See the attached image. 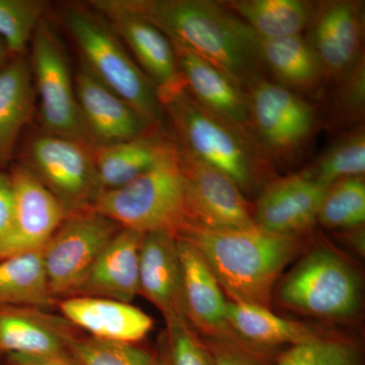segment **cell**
<instances>
[{
    "label": "cell",
    "instance_id": "10",
    "mask_svg": "<svg viewBox=\"0 0 365 365\" xmlns=\"http://www.w3.org/2000/svg\"><path fill=\"white\" fill-rule=\"evenodd\" d=\"M250 118L255 140L262 150L288 157L307 143L316 126L314 107L292 91L263 78L248 91Z\"/></svg>",
    "mask_w": 365,
    "mask_h": 365
},
{
    "label": "cell",
    "instance_id": "19",
    "mask_svg": "<svg viewBox=\"0 0 365 365\" xmlns=\"http://www.w3.org/2000/svg\"><path fill=\"white\" fill-rule=\"evenodd\" d=\"M103 192L119 188L144 173L178 158L170 130L148 129L141 135L110 145L93 146Z\"/></svg>",
    "mask_w": 365,
    "mask_h": 365
},
{
    "label": "cell",
    "instance_id": "13",
    "mask_svg": "<svg viewBox=\"0 0 365 365\" xmlns=\"http://www.w3.org/2000/svg\"><path fill=\"white\" fill-rule=\"evenodd\" d=\"M14 193L13 227L0 246V259L44 249L69 213L31 170L14 162L9 168Z\"/></svg>",
    "mask_w": 365,
    "mask_h": 365
},
{
    "label": "cell",
    "instance_id": "2",
    "mask_svg": "<svg viewBox=\"0 0 365 365\" xmlns=\"http://www.w3.org/2000/svg\"><path fill=\"white\" fill-rule=\"evenodd\" d=\"M127 9L207 60L242 91L261 78L246 25L217 2L207 0H121Z\"/></svg>",
    "mask_w": 365,
    "mask_h": 365
},
{
    "label": "cell",
    "instance_id": "3",
    "mask_svg": "<svg viewBox=\"0 0 365 365\" xmlns=\"http://www.w3.org/2000/svg\"><path fill=\"white\" fill-rule=\"evenodd\" d=\"M61 20L81 55V63L123 98L150 128L170 130L158 90L111 26L88 4H67Z\"/></svg>",
    "mask_w": 365,
    "mask_h": 365
},
{
    "label": "cell",
    "instance_id": "29",
    "mask_svg": "<svg viewBox=\"0 0 365 365\" xmlns=\"http://www.w3.org/2000/svg\"><path fill=\"white\" fill-rule=\"evenodd\" d=\"M364 172L365 135L364 132L357 131L333 144L312 167L302 173L330 187L340 180L362 178Z\"/></svg>",
    "mask_w": 365,
    "mask_h": 365
},
{
    "label": "cell",
    "instance_id": "4",
    "mask_svg": "<svg viewBox=\"0 0 365 365\" xmlns=\"http://www.w3.org/2000/svg\"><path fill=\"white\" fill-rule=\"evenodd\" d=\"M170 131L181 148L249 189L266 169L264 151L253 139L199 104L185 86L158 95Z\"/></svg>",
    "mask_w": 365,
    "mask_h": 365
},
{
    "label": "cell",
    "instance_id": "9",
    "mask_svg": "<svg viewBox=\"0 0 365 365\" xmlns=\"http://www.w3.org/2000/svg\"><path fill=\"white\" fill-rule=\"evenodd\" d=\"M121 228L93 209L67 216L42 250L52 294H76L98 255Z\"/></svg>",
    "mask_w": 365,
    "mask_h": 365
},
{
    "label": "cell",
    "instance_id": "31",
    "mask_svg": "<svg viewBox=\"0 0 365 365\" xmlns=\"http://www.w3.org/2000/svg\"><path fill=\"white\" fill-rule=\"evenodd\" d=\"M47 4L40 0H0V40L11 57L26 56Z\"/></svg>",
    "mask_w": 365,
    "mask_h": 365
},
{
    "label": "cell",
    "instance_id": "32",
    "mask_svg": "<svg viewBox=\"0 0 365 365\" xmlns=\"http://www.w3.org/2000/svg\"><path fill=\"white\" fill-rule=\"evenodd\" d=\"M275 365H364V352L354 341L319 336L289 346L278 354Z\"/></svg>",
    "mask_w": 365,
    "mask_h": 365
},
{
    "label": "cell",
    "instance_id": "15",
    "mask_svg": "<svg viewBox=\"0 0 365 365\" xmlns=\"http://www.w3.org/2000/svg\"><path fill=\"white\" fill-rule=\"evenodd\" d=\"M170 43L190 95L242 135L256 141L252 133L248 93L207 60L179 43Z\"/></svg>",
    "mask_w": 365,
    "mask_h": 365
},
{
    "label": "cell",
    "instance_id": "23",
    "mask_svg": "<svg viewBox=\"0 0 365 365\" xmlns=\"http://www.w3.org/2000/svg\"><path fill=\"white\" fill-rule=\"evenodd\" d=\"M36 98L28 55L11 57L0 71V169L7 170L14 162L32 121Z\"/></svg>",
    "mask_w": 365,
    "mask_h": 365
},
{
    "label": "cell",
    "instance_id": "20",
    "mask_svg": "<svg viewBox=\"0 0 365 365\" xmlns=\"http://www.w3.org/2000/svg\"><path fill=\"white\" fill-rule=\"evenodd\" d=\"M181 262L185 311L205 337L239 338L228 326L227 300L203 257L193 245L177 239Z\"/></svg>",
    "mask_w": 365,
    "mask_h": 365
},
{
    "label": "cell",
    "instance_id": "11",
    "mask_svg": "<svg viewBox=\"0 0 365 365\" xmlns=\"http://www.w3.org/2000/svg\"><path fill=\"white\" fill-rule=\"evenodd\" d=\"M178 150L191 225L217 230L256 227L249 203L230 177L201 162L179 144Z\"/></svg>",
    "mask_w": 365,
    "mask_h": 365
},
{
    "label": "cell",
    "instance_id": "6",
    "mask_svg": "<svg viewBox=\"0 0 365 365\" xmlns=\"http://www.w3.org/2000/svg\"><path fill=\"white\" fill-rule=\"evenodd\" d=\"M14 162L31 170L69 215L91 210L103 193L93 146L37 129L21 137Z\"/></svg>",
    "mask_w": 365,
    "mask_h": 365
},
{
    "label": "cell",
    "instance_id": "12",
    "mask_svg": "<svg viewBox=\"0 0 365 365\" xmlns=\"http://www.w3.org/2000/svg\"><path fill=\"white\" fill-rule=\"evenodd\" d=\"M88 6L111 26L134 61L153 81L158 95L184 86L174 47L157 26L127 9L121 0H93Z\"/></svg>",
    "mask_w": 365,
    "mask_h": 365
},
{
    "label": "cell",
    "instance_id": "35",
    "mask_svg": "<svg viewBox=\"0 0 365 365\" xmlns=\"http://www.w3.org/2000/svg\"><path fill=\"white\" fill-rule=\"evenodd\" d=\"M215 365H275L273 350L255 347L240 338L205 337L203 339Z\"/></svg>",
    "mask_w": 365,
    "mask_h": 365
},
{
    "label": "cell",
    "instance_id": "37",
    "mask_svg": "<svg viewBox=\"0 0 365 365\" xmlns=\"http://www.w3.org/2000/svg\"><path fill=\"white\" fill-rule=\"evenodd\" d=\"M14 193L9 169H0V246L9 237L13 227Z\"/></svg>",
    "mask_w": 365,
    "mask_h": 365
},
{
    "label": "cell",
    "instance_id": "7",
    "mask_svg": "<svg viewBox=\"0 0 365 365\" xmlns=\"http://www.w3.org/2000/svg\"><path fill=\"white\" fill-rule=\"evenodd\" d=\"M276 299L292 311L324 319L352 318L361 300V278L332 249L309 251L278 284Z\"/></svg>",
    "mask_w": 365,
    "mask_h": 365
},
{
    "label": "cell",
    "instance_id": "27",
    "mask_svg": "<svg viewBox=\"0 0 365 365\" xmlns=\"http://www.w3.org/2000/svg\"><path fill=\"white\" fill-rule=\"evenodd\" d=\"M43 252L32 251L0 259V306H52Z\"/></svg>",
    "mask_w": 365,
    "mask_h": 365
},
{
    "label": "cell",
    "instance_id": "17",
    "mask_svg": "<svg viewBox=\"0 0 365 365\" xmlns=\"http://www.w3.org/2000/svg\"><path fill=\"white\" fill-rule=\"evenodd\" d=\"M307 42L327 76H346L357 63L361 50V6L353 1L327 2L314 9Z\"/></svg>",
    "mask_w": 365,
    "mask_h": 365
},
{
    "label": "cell",
    "instance_id": "26",
    "mask_svg": "<svg viewBox=\"0 0 365 365\" xmlns=\"http://www.w3.org/2000/svg\"><path fill=\"white\" fill-rule=\"evenodd\" d=\"M225 317L240 339L263 349L299 344L322 336L304 324L280 318L269 309L254 304L227 300Z\"/></svg>",
    "mask_w": 365,
    "mask_h": 365
},
{
    "label": "cell",
    "instance_id": "14",
    "mask_svg": "<svg viewBox=\"0 0 365 365\" xmlns=\"http://www.w3.org/2000/svg\"><path fill=\"white\" fill-rule=\"evenodd\" d=\"M328 189L304 173L271 182L257 201L256 227L269 234L299 235L317 222Z\"/></svg>",
    "mask_w": 365,
    "mask_h": 365
},
{
    "label": "cell",
    "instance_id": "22",
    "mask_svg": "<svg viewBox=\"0 0 365 365\" xmlns=\"http://www.w3.org/2000/svg\"><path fill=\"white\" fill-rule=\"evenodd\" d=\"M60 311L96 339L135 343L150 332L153 319L128 302L96 297L62 300Z\"/></svg>",
    "mask_w": 365,
    "mask_h": 365
},
{
    "label": "cell",
    "instance_id": "24",
    "mask_svg": "<svg viewBox=\"0 0 365 365\" xmlns=\"http://www.w3.org/2000/svg\"><path fill=\"white\" fill-rule=\"evenodd\" d=\"M246 32L258 63L267 67L285 85L313 88L325 76L316 52L302 35L263 38L247 25Z\"/></svg>",
    "mask_w": 365,
    "mask_h": 365
},
{
    "label": "cell",
    "instance_id": "39",
    "mask_svg": "<svg viewBox=\"0 0 365 365\" xmlns=\"http://www.w3.org/2000/svg\"><path fill=\"white\" fill-rule=\"evenodd\" d=\"M11 58V54L7 51L6 45H4V42L0 40V71H1L7 63H9Z\"/></svg>",
    "mask_w": 365,
    "mask_h": 365
},
{
    "label": "cell",
    "instance_id": "25",
    "mask_svg": "<svg viewBox=\"0 0 365 365\" xmlns=\"http://www.w3.org/2000/svg\"><path fill=\"white\" fill-rule=\"evenodd\" d=\"M72 338L54 323L21 307L0 306V352L6 354H71Z\"/></svg>",
    "mask_w": 365,
    "mask_h": 365
},
{
    "label": "cell",
    "instance_id": "38",
    "mask_svg": "<svg viewBox=\"0 0 365 365\" xmlns=\"http://www.w3.org/2000/svg\"><path fill=\"white\" fill-rule=\"evenodd\" d=\"M9 365H78L71 354L66 355H30L7 354Z\"/></svg>",
    "mask_w": 365,
    "mask_h": 365
},
{
    "label": "cell",
    "instance_id": "16",
    "mask_svg": "<svg viewBox=\"0 0 365 365\" xmlns=\"http://www.w3.org/2000/svg\"><path fill=\"white\" fill-rule=\"evenodd\" d=\"M74 86L91 145H110L141 135L150 127L131 106L79 64Z\"/></svg>",
    "mask_w": 365,
    "mask_h": 365
},
{
    "label": "cell",
    "instance_id": "21",
    "mask_svg": "<svg viewBox=\"0 0 365 365\" xmlns=\"http://www.w3.org/2000/svg\"><path fill=\"white\" fill-rule=\"evenodd\" d=\"M143 234L121 228L96 259L76 294L131 304L139 294V255Z\"/></svg>",
    "mask_w": 365,
    "mask_h": 365
},
{
    "label": "cell",
    "instance_id": "8",
    "mask_svg": "<svg viewBox=\"0 0 365 365\" xmlns=\"http://www.w3.org/2000/svg\"><path fill=\"white\" fill-rule=\"evenodd\" d=\"M28 58L39 102L41 130L91 144L79 111L66 49L46 18L34 34Z\"/></svg>",
    "mask_w": 365,
    "mask_h": 365
},
{
    "label": "cell",
    "instance_id": "30",
    "mask_svg": "<svg viewBox=\"0 0 365 365\" xmlns=\"http://www.w3.org/2000/svg\"><path fill=\"white\" fill-rule=\"evenodd\" d=\"M365 220V184L362 178H348L329 187L317 222L331 230L361 227Z\"/></svg>",
    "mask_w": 365,
    "mask_h": 365
},
{
    "label": "cell",
    "instance_id": "18",
    "mask_svg": "<svg viewBox=\"0 0 365 365\" xmlns=\"http://www.w3.org/2000/svg\"><path fill=\"white\" fill-rule=\"evenodd\" d=\"M139 294L160 309L165 323L187 319L177 237L163 230L143 234Z\"/></svg>",
    "mask_w": 365,
    "mask_h": 365
},
{
    "label": "cell",
    "instance_id": "28",
    "mask_svg": "<svg viewBox=\"0 0 365 365\" xmlns=\"http://www.w3.org/2000/svg\"><path fill=\"white\" fill-rule=\"evenodd\" d=\"M225 6L263 38L300 35L314 11L311 4L300 0H235Z\"/></svg>",
    "mask_w": 365,
    "mask_h": 365
},
{
    "label": "cell",
    "instance_id": "1",
    "mask_svg": "<svg viewBox=\"0 0 365 365\" xmlns=\"http://www.w3.org/2000/svg\"><path fill=\"white\" fill-rule=\"evenodd\" d=\"M177 239L193 245L230 302L269 309L276 283L302 247L299 235L258 227L217 230L189 225Z\"/></svg>",
    "mask_w": 365,
    "mask_h": 365
},
{
    "label": "cell",
    "instance_id": "34",
    "mask_svg": "<svg viewBox=\"0 0 365 365\" xmlns=\"http://www.w3.org/2000/svg\"><path fill=\"white\" fill-rule=\"evenodd\" d=\"M158 356L163 365H215L207 345L192 330L188 319L167 324Z\"/></svg>",
    "mask_w": 365,
    "mask_h": 365
},
{
    "label": "cell",
    "instance_id": "5",
    "mask_svg": "<svg viewBox=\"0 0 365 365\" xmlns=\"http://www.w3.org/2000/svg\"><path fill=\"white\" fill-rule=\"evenodd\" d=\"M93 209L122 228L141 234L163 230L179 237L191 225L179 150L175 160L124 186L103 192Z\"/></svg>",
    "mask_w": 365,
    "mask_h": 365
},
{
    "label": "cell",
    "instance_id": "33",
    "mask_svg": "<svg viewBox=\"0 0 365 365\" xmlns=\"http://www.w3.org/2000/svg\"><path fill=\"white\" fill-rule=\"evenodd\" d=\"M69 351L78 365H163L158 355L151 354L133 343L93 337L72 339Z\"/></svg>",
    "mask_w": 365,
    "mask_h": 365
},
{
    "label": "cell",
    "instance_id": "36",
    "mask_svg": "<svg viewBox=\"0 0 365 365\" xmlns=\"http://www.w3.org/2000/svg\"><path fill=\"white\" fill-rule=\"evenodd\" d=\"M345 88L341 93L342 106L348 114H360L364 109L365 93L364 62L360 58L357 63L348 72Z\"/></svg>",
    "mask_w": 365,
    "mask_h": 365
}]
</instances>
